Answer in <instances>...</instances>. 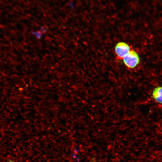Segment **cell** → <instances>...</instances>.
I'll return each instance as SVG.
<instances>
[{
  "label": "cell",
  "instance_id": "cell-1",
  "mask_svg": "<svg viewBox=\"0 0 162 162\" xmlns=\"http://www.w3.org/2000/svg\"><path fill=\"white\" fill-rule=\"evenodd\" d=\"M124 64L128 68H133L139 63V57L137 53L133 50H130L123 58Z\"/></svg>",
  "mask_w": 162,
  "mask_h": 162
},
{
  "label": "cell",
  "instance_id": "cell-2",
  "mask_svg": "<svg viewBox=\"0 0 162 162\" xmlns=\"http://www.w3.org/2000/svg\"><path fill=\"white\" fill-rule=\"evenodd\" d=\"M130 50L129 46L126 43L123 42L118 43L115 48V51L117 58L119 59H123Z\"/></svg>",
  "mask_w": 162,
  "mask_h": 162
},
{
  "label": "cell",
  "instance_id": "cell-3",
  "mask_svg": "<svg viewBox=\"0 0 162 162\" xmlns=\"http://www.w3.org/2000/svg\"><path fill=\"white\" fill-rule=\"evenodd\" d=\"M152 97L155 101L162 104V87L158 86L154 89L152 92Z\"/></svg>",
  "mask_w": 162,
  "mask_h": 162
},
{
  "label": "cell",
  "instance_id": "cell-4",
  "mask_svg": "<svg viewBox=\"0 0 162 162\" xmlns=\"http://www.w3.org/2000/svg\"><path fill=\"white\" fill-rule=\"evenodd\" d=\"M13 162V161H8V162Z\"/></svg>",
  "mask_w": 162,
  "mask_h": 162
}]
</instances>
